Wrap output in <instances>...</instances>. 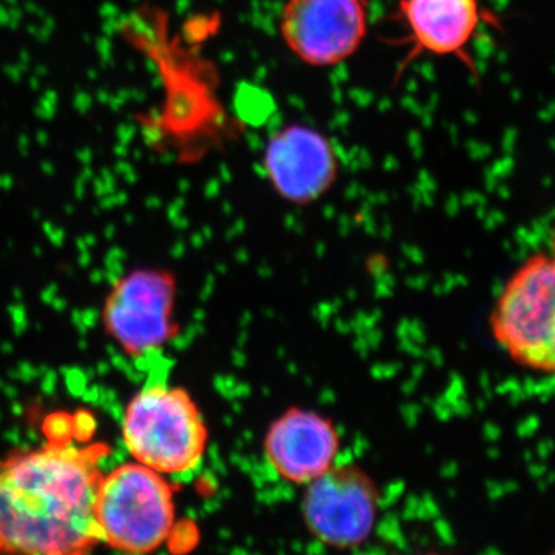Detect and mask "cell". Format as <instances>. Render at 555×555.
<instances>
[{
    "label": "cell",
    "mask_w": 555,
    "mask_h": 555,
    "mask_svg": "<svg viewBox=\"0 0 555 555\" xmlns=\"http://www.w3.org/2000/svg\"><path fill=\"white\" fill-rule=\"evenodd\" d=\"M105 443L57 437L0 456V554L80 555L101 545L94 500Z\"/></svg>",
    "instance_id": "cell-1"
},
{
    "label": "cell",
    "mask_w": 555,
    "mask_h": 555,
    "mask_svg": "<svg viewBox=\"0 0 555 555\" xmlns=\"http://www.w3.org/2000/svg\"><path fill=\"white\" fill-rule=\"evenodd\" d=\"M120 433L134 462L166 477L198 469L208 447L206 418L189 390L160 383L131 397Z\"/></svg>",
    "instance_id": "cell-2"
},
{
    "label": "cell",
    "mask_w": 555,
    "mask_h": 555,
    "mask_svg": "<svg viewBox=\"0 0 555 555\" xmlns=\"http://www.w3.org/2000/svg\"><path fill=\"white\" fill-rule=\"evenodd\" d=\"M94 518L101 545L127 554L155 553L173 539L177 488L134 460L122 463L102 474Z\"/></svg>",
    "instance_id": "cell-3"
},
{
    "label": "cell",
    "mask_w": 555,
    "mask_h": 555,
    "mask_svg": "<svg viewBox=\"0 0 555 555\" xmlns=\"http://www.w3.org/2000/svg\"><path fill=\"white\" fill-rule=\"evenodd\" d=\"M555 268L547 254H535L509 278L492 312L496 345L520 366L555 367Z\"/></svg>",
    "instance_id": "cell-4"
},
{
    "label": "cell",
    "mask_w": 555,
    "mask_h": 555,
    "mask_svg": "<svg viewBox=\"0 0 555 555\" xmlns=\"http://www.w3.org/2000/svg\"><path fill=\"white\" fill-rule=\"evenodd\" d=\"M177 295V278L170 270H131L109 288L102 306V326L131 358L158 352L179 332Z\"/></svg>",
    "instance_id": "cell-5"
},
{
    "label": "cell",
    "mask_w": 555,
    "mask_h": 555,
    "mask_svg": "<svg viewBox=\"0 0 555 555\" xmlns=\"http://www.w3.org/2000/svg\"><path fill=\"white\" fill-rule=\"evenodd\" d=\"M379 492L366 470L334 465L306 485L302 518L310 534L335 550L363 545L377 525Z\"/></svg>",
    "instance_id": "cell-6"
},
{
    "label": "cell",
    "mask_w": 555,
    "mask_h": 555,
    "mask_svg": "<svg viewBox=\"0 0 555 555\" xmlns=\"http://www.w3.org/2000/svg\"><path fill=\"white\" fill-rule=\"evenodd\" d=\"M366 0H286L280 35L291 53L310 67L350 60L367 36Z\"/></svg>",
    "instance_id": "cell-7"
},
{
    "label": "cell",
    "mask_w": 555,
    "mask_h": 555,
    "mask_svg": "<svg viewBox=\"0 0 555 555\" xmlns=\"http://www.w3.org/2000/svg\"><path fill=\"white\" fill-rule=\"evenodd\" d=\"M491 16L481 0H398L396 21L403 35L393 43L408 50L397 76L422 56L455 57L477 76L469 47Z\"/></svg>",
    "instance_id": "cell-8"
},
{
    "label": "cell",
    "mask_w": 555,
    "mask_h": 555,
    "mask_svg": "<svg viewBox=\"0 0 555 555\" xmlns=\"http://www.w3.org/2000/svg\"><path fill=\"white\" fill-rule=\"evenodd\" d=\"M262 169L281 198L308 206L334 188L339 158L326 134L295 122L270 137L262 155Z\"/></svg>",
    "instance_id": "cell-9"
},
{
    "label": "cell",
    "mask_w": 555,
    "mask_h": 555,
    "mask_svg": "<svg viewBox=\"0 0 555 555\" xmlns=\"http://www.w3.org/2000/svg\"><path fill=\"white\" fill-rule=\"evenodd\" d=\"M341 447L337 426L312 409L291 408L270 423L266 460L288 483L309 485L337 462Z\"/></svg>",
    "instance_id": "cell-10"
}]
</instances>
